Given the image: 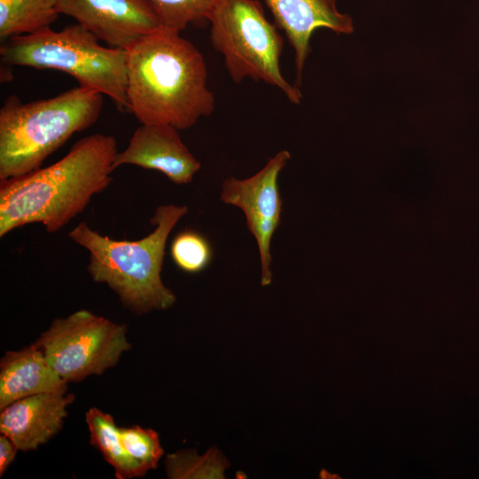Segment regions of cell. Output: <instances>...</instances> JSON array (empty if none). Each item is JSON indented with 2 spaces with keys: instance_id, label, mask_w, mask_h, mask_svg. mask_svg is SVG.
Masks as SVG:
<instances>
[{
  "instance_id": "d6986e66",
  "label": "cell",
  "mask_w": 479,
  "mask_h": 479,
  "mask_svg": "<svg viewBox=\"0 0 479 479\" xmlns=\"http://www.w3.org/2000/svg\"><path fill=\"white\" fill-rule=\"evenodd\" d=\"M169 478H216L223 477V473L216 471V451L209 450L203 456L193 451H179L169 454L165 461Z\"/></svg>"
},
{
  "instance_id": "9c48e42d",
  "label": "cell",
  "mask_w": 479,
  "mask_h": 479,
  "mask_svg": "<svg viewBox=\"0 0 479 479\" xmlns=\"http://www.w3.org/2000/svg\"><path fill=\"white\" fill-rule=\"evenodd\" d=\"M58 11L109 46L125 51L163 27L145 0H59Z\"/></svg>"
},
{
  "instance_id": "8fae6325",
  "label": "cell",
  "mask_w": 479,
  "mask_h": 479,
  "mask_svg": "<svg viewBox=\"0 0 479 479\" xmlns=\"http://www.w3.org/2000/svg\"><path fill=\"white\" fill-rule=\"evenodd\" d=\"M67 390L32 395L1 409L0 433L20 451L36 450L62 428L67 406L75 400Z\"/></svg>"
},
{
  "instance_id": "277c9868",
  "label": "cell",
  "mask_w": 479,
  "mask_h": 479,
  "mask_svg": "<svg viewBox=\"0 0 479 479\" xmlns=\"http://www.w3.org/2000/svg\"><path fill=\"white\" fill-rule=\"evenodd\" d=\"M103 95L81 86L23 103L9 96L0 109V181L41 167L75 133L95 123Z\"/></svg>"
},
{
  "instance_id": "8992f818",
  "label": "cell",
  "mask_w": 479,
  "mask_h": 479,
  "mask_svg": "<svg viewBox=\"0 0 479 479\" xmlns=\"http://www.w3.org/2000/svg\"><path fill=\"white\" fill-rule=\"evenodd\" d=\"M210 42L236 83L249 78L281 90L293 104L302 97L280 70L284 42L258 0H216L208 19Z\"/></svg>"
},
{
  "instance_id": "2e32d148",
  "label": "cell",
  "mask_w": 479,
  "mask_h": 479,
  "mask_svg": "<svg viewBox=\"0 0 479 479\" xmlns=\"http://www.w3.org/2000/svg\"><path fill=\"white\" fill-rule=\"evenodd\" d=\"M164 28L181 33L187 26L201 25L216 0H145Z\"/></svg>"
},
{
  "instance_id": "7c38bea8",
  "label": "cell",
  "mask_w": 479,
  "mask_h": 479,
  "mask_svg": "<svg viewBox=\"0 0 479 479\" xmlns=\"http://www.w3.org/2000/svg\"><path fill=\"white\" fill-rule=\"evenodd\" d=\"M277 26L284 31L294 52L295 85L300 88L302 71L310 51V41L317 28L336 34L354 30L349 15L342 13L336 0H265Z\"/></svg>"
},
{
  "instance_id": "e0dca14e",
  "label": "cell",
  "mask_w": 479,
  "mask_h": 479,
  "mask_svg": "<svg viewBox=\"0 0 479 479\" xmlns=\"http://www.w3.org/2000/svg\"><path fill=\"white\" fill-rule=\"evenodd\" d=\"M170 255L175 264L183 271L198 273L211 263L213 250L205 236L196 231L185 230L172 240Z\"/></svg>"
},
{
  "instance_id": "4fadbf2b",
  "label": "cell",
  "mask_w": 479,
  "mask_h": 479,
  "mask_svg": "<svg viewBox=\"0 0 479 479\" xmlns=\"http://www.w3.org/2000/svg\"><path fill=\"white\" fill-rule=\"evenodd\" d=\"M65 382L35 344L5 352L0 361V410L40 393L67 390Z\"/></svg>"
},
{
  "instance_id": "9a60e30c",
  "label": "cell",
  "mask_w": 479,
  "mask_h": 479,
  "mask_svg": "<svg viewBox=\"0 0 479 479\" xmlns=\"http://www.w3.org/2000/svg\"><path fill=\"white\" fill-rule=\"evenodd\" d=\"M59 0H0V37L29 35L50 27L59 12Z\"/></svg>"
},
{
  "instance_id": "5bb4252c",
  "label": "cell",
  "mask_w": 479,
  "mask_h": 479,
  "mask_svg": "<svg viewBox=\"0 0 479 479\" xmlns=\"http://www.w3.org/2000/svg\"><path fill=\"white\" fill-rule=\"evenodd\" d=\"M90 431V443L101 452L104 459L114 467L117 479L143 476L146 472L127 452L123 445L120 428L109 413L92 407L85 414Z\"/></svg>"
},
{
  "instance_id": "7a4b0ae2",
  "label": "cell",
  "mask_w": 479,
  "mask_h": 479,
  "mask_svg": "<svg viewBox=\"0 0 479 479\" xmlns=\"http://www.w3.org/2000/svg\"><path fill=\"white\" fill-rule=\"evenodd\" d=\"M202 54L179 32L161 28L127 51L130 112L141 124L192 127L215 109Z\"/></svg>"
},
{
  "instance_id": "ba28073f",
  "label": "cell",
  "mask_w": 479,
  "mask_h": 479,
  "mask_svg": "<svg viewBox=\"0 0 479 479\" xmlns=\"http://www.w3.org/2000/svg\"><path fill=\"white\" fill-rule=\"evenodd\" d=\"M290 157L287 150H281L250 177H229L222 185L221 200L242 210L247 227L257 243L262 286L272 280L271 242L280 224L283 206L279 177Z\"/></svg>"
},
{
  "instance_id": "3957f363",
  "label": "cell",
  "mask_w": 479,
  "mask_h": 479,
  "mask_svg": "<svg viewBox=\"0 0 479 479\" xmlns=\"http://www.w3.org/2000/svg\"><path fill=\"white\" fill-rule=\"evenodd\" d=\"M188 212L185 205L157 207L151 217L154 229L137 240H120L102 235L81 222L68 237L89 252L87 271L97 283L106 284L122 305L141 315L163 310L176 302L161 279L168 238Z\"/></svg>"
},
{
  "instance_id": "6da1fadb",
  "label": "cell",
  "mask_w": 479,
  "mask_h": 479,
  "mask_svg": "<svg viewBox=\"0 0 479 479\" xmlns=\"http://www.w3.org/2000/svg\"><path fill=\"white\" fill-rule=\"evenodd\" d=\"M117 143L101 133L78 140L55 163L0 181V237L40 223L48 233L82 213L111 184Z\"/></svg>"
},
{
  "instance_id": "5b68a950",
  "label": "cell",
  "mask_w": 479,
  "mask_h": 479,
  "mask_svg": "<svg viewBox=\"0 0 479 479\" xmlns=\"http://www.w3.org/2000/svg\"><path fill=\"white\" fill-rule=\"evenodd\" d=\"M78 23L62 30L51 27L17 35L0 47L3 64L54 69L73 76L79 86L111 98L120 111L130 112L127 51L105 47Z\"/></svg>"
},
{
  "instance_id": "44dd1931",
  "label": "cell",
  "mask_w": 479,
  "mask_h": 479,
  "mask_svg": "<svg viewBox=\"0 0 479 479\" xmlns=\"http://www.w3.org/2000/svg\"><path fill=\"white\" fill-rule=\"evenodd\" d=\"M4 72L1 71V82L10 81L11 80V75H12V72H11V69L10 68L7 69L6 65L4 64ZM9 67L10 66H8V67Z\"/></svg>"
},
{
  "instance_id": "52a82bcc",
  "label": "cell",
  "mask_w": 479,
  "mask_h": 479,
  "mask_svg": "<svg viewBox=\"0 0 479 479\" xmlns=\"http://www.w3.org/2000/svg\"><path fill=\"white\" fill-rule=\"evenodd\" d=\"M34 343L67 383L101 375L131 349L125 325L88 310L55 318Z\"/></svg>"
},
{
  "instance_id": "30bf717a",
  "label": "cell",
  "mask_w": 479,
  "mask_h": 479,
  "mask_svg": "<svg viewBox=\"0 0 479 479\" xmlns=\"http://www.w3.org/2000/svg\"><path fill=\"white\" fill-rule=\"evenodd\" d=\"M178 130L168 124H141L126 149L117 153L114 169L130 164L160 171L176 185L191 183L200 162L185 145Z\"/></svg>"
},
{
  "instance_id": "ffe728a7",
  "label": "cell",
  "mask_w": 479,
  "mask_h": 479,
  "mask_svg": "<svg viewBox=\"0 0 479 479\" xmlns=\"http://www.w3.org/2000/svg\"><path fill=\"white\" fill-rule=\"evenodd\" d=\"M19 448L14 442L5 435L0 436V476L14 460Z\"/></svg>"
},
{
  "instance_id": "ac0fdd59",
  "label": "cell",
  "mask_w": 479,
  "mask_h": 479,
  "mask_svg": "<svg viewBox=\"0 0 479 479\" xmlns=\"http://www.w3.org/2000/svg\"><path fill=\"white\" fill-rule=\"evenodd\" d=\"M120 432L128 454L146 473L157 467L164 451L156 431L140 426H131L120 428Z\"/></svg>"
}]
</instances>
